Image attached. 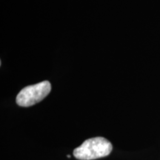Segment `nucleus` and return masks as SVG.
Wrapping results in <instances>:
<instances>
[{"mask_svg": "<svg viewBox=\"0 0 160 160\" xmlns=\"http://www.w3.org/2000/svg\"><path fill=\"white\" fill-rule=\"evenodd\" d=\"M111 143L103 137H95L85 140L73 151V156L79 160H93L105 157L111 153Z\"/></svg>", "mask_w": 160, "mask_h": 160, "instance_id": "1", "label": "nucleus"}, {"mask_svg": "<svg viewBox=\"0 0 160 160\" xmlns=\"http://www.w3.org/2000/svg\"><path fill=\"white\" fill-rule=\"evenodd\" d=\"M51 91V83L48 81H43L24 88L18 93L16 101L21 107H30L43 100Z\"/></svg>", "mask_w": 160, "mask_h": 160, "instance_id": "2", "label": "nucleus"}, {"mask_svg": "<svg viewBox=\"0 0 160 160\" xmlns=\"http://www.w3.org/2000/svg\"><path fill=\"white\" fill-rule=\"evenodd\" d=\"M67 157H68V158H71V156H70V155H67Z\"/></svg>", "mask_w": 160, "mask_h": 160, "instance_id": "3", "label": "nucleus"}]
</instances>
